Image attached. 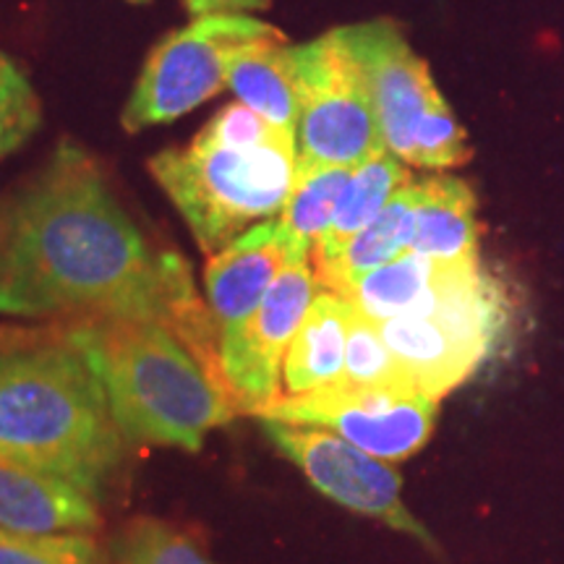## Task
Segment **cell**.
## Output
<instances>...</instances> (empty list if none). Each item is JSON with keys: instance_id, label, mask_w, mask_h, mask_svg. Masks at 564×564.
<instances>
[{"instance_id": "obj_1", "label": "cell", "mask_w": 564, "mask_h": 564, "mask_svg": "<svg viewBox=\"0 0 564 564\" xmlns=\"http://www.w3.org/2000/svg\"><path fill=\"white\" fill-rule=\"evenodd\" d=\"M0 314L162 324L223 384L217 329L188 264L152 249L97 162L70 141L0 199Z\"/></svg>"}, {"instance_id": "obj_2", "label": "cell", "mask_w": 564, "mask_h": 564, "mask_svg": "<svg viewBox=\"0 0 564 564\" xmlns=\"http://www.w3.org/2000/svg\"><path fill=\"white\" fill-rule=\"evenodd\" d=\"M123 434L102 384L68 343L0 356V457L61 478L100 502Z\"/></svg>"}, {"instance_id": "obj_3", "label": "cell", "mask_w": 564, "mask_h": 564, "mask_svg": "<svg viewBox=\"0 0 564 564\" xmlns=\"http://www.w3.org/2000/svg\"><path fill=\"white\" fill-rule=\"evenodd\" d=\"M66 343L95 371L112 421L133 442L196 453L204 436L238 415L225 387L162 324L89 316Z\"/></svg>"}, {"instance_id": "obj_4", "label": "cell", "mask_w": 564, "mask_h": 564, "mask_svg": "<svg viewBox=\"0 0 564 564\" xmlns=\"http://www.w3.org/2000/svg\"><path fill=\"white\" fill-rule=\"evenodd\" d=\"M295 160V133L232 102L188 147L154 154L150 173L212 257L243 230L280 217Z\"/></svg>"}, {"instance_id": "obj_5", "label": "cell", "mask_w": 564, "mask_h": 564, "mask_svg": "<svg viewBox=\"0 0 564 564\" xmlns=\"http://www.w3.org/2000/svg\"><path fill=\"white\" fill-rule=\"evenodd\" d=\"M502 324V291L478 262L442 264L426 301L379 329L415 390L440 403L481 369Z\"/></svg>"}, {"instance_id": "obj_6", "label": "cell", "mask_w": 564, "mask_h": 564, "mask_svg": "<svg viewBox=\"0 0 564 564\" xmlns=\"http://www.w3.org/2000/svg\"><path fill=\"white\" fill-rule=\"evenodd\" d=\"M280 34L249 13L196 17L150 53L123 110V129L137 133L178 121L225 89L232 55Z\"/></svg>"}, {"instance_id": "obj_7", "label": "cell", "mask_w": 564, "mask_h": 564, "mask_svg": "<svg viewBox=\"0 0 564 564\" xmlns=\"http://www.w3.org/2000/svg\"><path fill=\"white\" fill-rule=\"evenodd\" d=\"M293 61L301 97L299 160L356 167L382 152L369 87L340 30L293 47Z\"/></svg>"}, {"instance_id": "obj_8", "label": "cell", "mask_w": 564, "mask_h": 564, "mask_svg": "<svg viewBox=\"0 0 564 564\" xmlns=\"http://www.w3.org/2000/svg\"><path fill=\"white\" fill-rule=\"evenodd\" d=\"M440 403L413 387H348L280 398L259 415L343 436L384 463H400L423 449L434 432Z\"/></svg>"}, {"instance_id": "obj_9", "label": "cell", "mask_w": 564, "mask_h": 564, "mask_svg": "<svg viewBox=\"0 0 564 564\" xmlns=\"http://www.w3.org/2000/svg\"><path fill=\"white\" fill-rule=\"evenodd\" d=\"M322 291L312 257H293L249 319L220 335L217 358L232 408L262 415L282 394V361L295 329Z\"/></svg>"}, {"instance_id": "obj_10", "label": "cell", "mask_w": 564, "mask_h": 564, "mask_svg": "<svg viewBox=\"0 0 564 564\" xmlns=\"http://www.w3.org/2000/svg\"><path fill=\"white\" fill-rule=\"evenodd\" d=\"M267 440L291 460L308 484L345 510L377 520L392 531L411 535L423 546H436L434 535L405 507L403 478L390 463L352 447L343 436L314 426H295L259 419Z\"/></svg>"}, {"instance_id": "obj_11", "label": "cell", "mask_w": 564, "mask_h": 564, "mask_svg": "<svg viewBox=\"0 0 564 564\" xmlns=\"http://www.w3.org/2000/svg\"><path fill=\"white\" fill-rule=\"evenodd\" d=\"M340 37L361 66L384 150L411 165L415 126L440 91L432 70L390 19L340 26Z\"/></svg>"}, {"instance_id": "obj_12", "label": "cell", "mask_w": 564, "mask_h": 564, "mask_svg": "<svg viewBox=\"0 0 564 564\" xmlns=\"http://www.w3.org/2000/svg\"><path fill=\"white\" fill-rule=\"evenodd\" d=\"M293 257H312V249L295 243L278 217L253 225L212 253L204 270V288L217 343L220 335L230 333L257 312L280 270Z\"/></svg>"}, {"instance_id": "obj_13", "label": "cell", "mask_w": 564, "mask_h": 564, "mask_svg": "<svg viewBox=\"0 0 564 564\" xmlns=\"http://www.w3.org/2000/svg\"><path fill=\"white\" fill-rule=\"evenodd\" d=\"M97 502L61 478L0 457V531L95 533Z\"/></svg>"}, {"instance_id": "obj_14", "label": "cell", "mask_w": 564, "mask_h": 564, "mask_svg": "<svg viewBox=\"0 0 564 564\" xmlns=\"http://www.w3.org/2000/svg\"><path fill=\"white\" fill-rule=\"evenodd\" d=\"M350 303L333 291L316 293V299L295 329L282 361V394H301L324 390L343 379L345 333H348Z\"/></svg>"}, {"instance_id": "obj_15", "label": "cell", "mask_w": 564, "mask_h": 564, "mask_svg": "<svg viewBox=\"0 0 564 564\" xmlns=\"http://www.w3.org/2000/svg\"><path fill=\"white\" fill-rule=\"evenodd\" d=\"M411 251L440 264H478L476 194L453 175L419 181Z\"/></svg>"}, {"instance_id": "obj_16", "label": "cell", "mask_w": 564, "mask_h": 564, "mask_svg": "<svg viewBox=\"0 0 564 564\" xmlns=\"http://www.w3.org/2000/svg\"><path fill=\"white\" fill-rule=\"evenodd\" d=\"M225 87L264 121L291 133L299 129V76H295L293 45H288L285 34L262 40L232 55Z\"/></svg>"}, {"instance_id": "obj_17", "label": "cell", "mask_w": 564, "mask_h": 564, "mask_svg": "<svg viewBox=\"0 0 564 564\" xmlns=\"http://www.w3.org/2000/svg\"><path fill=\"white\" fill-rule=\"evenodd\" d=\"M411 181V171H408L405 162L387 150L371 154L361 165L352 167L348 188H345L343 199L337 204L333 223H329L327 232L319 241L314 243V272L322 274L324 270H329L340 259L345 246Z\"/></svg>"}, {"instance_id": "obj_18", "label": "cell", "mask_w": 564, "mask_h": 564, "mask_svg": "<svg viewBox=\"0 0 564 564\" xmlns=\"http://www.w3.org/2000/svg\"><path fill=\"white\" fill-rule=\"evenodd\" d=\"M415 212H419V183L411 181L345 246L340 259L329 270L316 274L324 291L340 295L345 288L364 278L366 272L377 270V267L411 251L415 236Z\"/></svg>"}, {"instance_id": "obj_19", "label": "cell", "mask_w": 564, "mask_h": 564, "mask_svg": "<svg viewBox=\"0 0 564 564\" xmlns=\"http://www.w3.org/2000/svg\"><path fill=\"white\" fill-rule=\"evenodd\" d=\"M440 262H432L421 253L405 251L403 257L366 272L340 295L352 308H358L377 324L390 322L394 316L413 312L415 306L426 301L436 278H440Z\"/></svg>"}, {"instance_id": "obj_20", "label": "cell", "mask_w": 564, "mask_h": 564, "mask_svg": "<svg viewBox=\"0 0 564 564\" xmlns=\"http://www.w3.org/2000/svg\"><path fill=\"white\" fill-rule=\"evenodd\" d=\"M352 167L345 165H316V162L295 160V175L285 207L280 212V225L295 243L308 246L327 232L337 204L348 188Z\"/></svg>"}, {"instance_id": "obj_21", "label": "cell", "mask_w": 564, "mask_h": 564, "mask_svg": "<svg viewBox=\"0 0 564 564\" xmlns=\"http://www.w3.org/2000/svg\"><path fill=\"white\" fill-rule=\"evenodd\" d=\"M337 384L413 387L403 366L398 364V358L387 348L379 324L352 306L348 312V333H345L343 379Z\"/></svg>"}, {"instance_id": "obj_22", "label": "cell", "mask_w": 564, "mask_h": 564, "mask_svg": "<svg viewBox=\"0 0 564 564\" xmlns=\"http://www.w3.org/2000/svg\"><path fill=\"white\" fill-rule=\"evenodd\" d=\"M112 564H215L178 528L154 518H137L110 544Z\"/></svg>"}, {"instance_id": "obj_23", "label": "cell", "mask_w": 564, "mask_h": 564, "mask_svg": "<svg viewBox=\"0 0 564 564\" xmlns=\"http://www.w3.org/2000/svg\"><path fill=\"white\" fill-rule=\"evenodd\" d=\"M0 564H112L91 533L0 531Z\"/></svg>"}, {"instance_id": "obj_24", "label": "cell", "mask_w": 564, "mask_h": 564, "mask_svg": "<svg viewBox=\"0 0 564 564\" xmlns=\"http://www.w3.org/2000/svg\"><path fill=\"white\" fill-rule=\"evenodd\" d=\"M468 133L457 123L455 112L444 102L442 91L429 100L419 126L413 133L411 165L432 167V171H447V167L465 165L470 160Z\"/></svg>"}, {"instance_id": "obj_25", "label": "cell", "mask_w": 564, "mask_h": 564, "mask_svg": "<svg viewBox=\"0 0 564 564\" xmlns=\"http://www.w3.org/2000/svg\"><path fill=\"white\" fill-rule=\"evenodd\" d=\"M40 97L17 63L0 51V160L9 158L37 131Z\"/></svg>"}, {"instance_id": "obj_26", "label": "cell", "mask_w": 564, "mask_h": 564, "mask_svg": "<svg viewBox=\"0 0 564 564\" xmlns=\"http://www.w3.org/2000/svg\"><path fill=\"white\" fill-rule=\"evenodd\" d=\"M194 17H209V13H249L270 9L272 0H183Z\"/></svg>"}, {"instance_id": "obj_27", "label": "cell", "mask_w": 564, "mask_h": 564, "mask_svg": "<svg viewBox=\"0 0 564 564\" xmlns=\"http://www.w3.org/2000/svg\"><path fill=\"white\" fill-rule=\"evenodd\" d=\"M131 3H147V0H131Z\"/></svg>"}]
</instances>
